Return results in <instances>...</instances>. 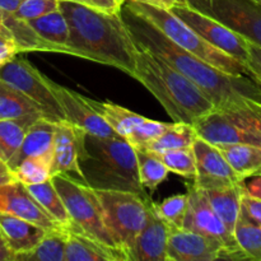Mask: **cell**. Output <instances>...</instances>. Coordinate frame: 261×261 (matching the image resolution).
I'll return each instance as SVG.
<instances>
[{
  "instance_id": "cell-1",
  "label": "cell",
  "mask_w": 261,
  "mask_h": 261,
  "mask_svg": "<svg viewBox=\"0 0 261 261\" xmlns=\"http://www.w3.org/2000/svg\"><path fill=\"white\" fill-rule=\"evenodd\" d=\"M122 20L133 41L154 54L193 82L217 110H228L245 99L261 102V87L246 75H231L178 47L152 22L122 5Z\"/></svg>"
},
{
  "instance_id": "cell-2",
  "label": "cell",
  "mask_w": 261,
  "mask_h": 261,
  "mask_svg": "<svg viewBox=\"0 0 261 261\" xmlns=\"http://www.w3.org/2000/svg\"><path fill=\"white\" fill-rule=\"evenodd\" d=\"M59 9L69 25L73 56L120 69L133 76L137 46L121 14H111L74 2L60 0Z\"/></svg>"
},
{
  "instance_id": "cell-3",
  "label": "cell",
  "mask_w": 261,
  "mask_h": 261,
  "mask_svg": "<svg viewBox=\"0 0 261 261\" xmlns=\"http://www.w3.org/2000/svg\"><path fill=\"white\" fill-rule=\"evenodd\" d=\"M135 70L133 78L143 84L175 122L193 124L198 117L213 111V102L186 76L134 42Z\"/></svg>"
},
{
  "instance_id": "cell-4",
  "label": "cell",
  "mask_w": 261,
  "mask_h": 261,
  "mask_svg": "<svg viewBox=\"0 0 261 261\" xmlns=\"http://www.w3.org/2000/svg\"><path fill=\"white\" fill-rule=\"evenodd\" d=\"M78 162L92 189L132 191L148 198L139 180L137 150L124 138L86 134Z\"/></svg>"
},
{
  "instance_id": "cell-5",
  "label": "cell",
  "mask_w": 261,
  "mask_h": 261,
  "mask_svg": "<svg viewBox=\"0 0 261 261\" xmlns=\"http://www.w3.org/2000/svg\"><path fill=\"white\" fill-rule=\"evenodd\" d=\"M124 5L152 22L178 47L193 54L194 56L201 59L209 65L231 75H246L250 78V70L246 64L232 58L231 55L217 48L212 43L206 42L182 20L178 19L171 10L153 7L144 3L133 2V0H125Z\"/></svg>"
},
{
  "instance_id": "cell-6",
  "label": "cell",
  "mask_w": 261,
  "mask_h": 261,
  "mask_svg": "<svg viewBox=\"0 0 261 261\" xmlns=\"http://www.w3.org/2000/svg\"><path fill=\"white\" fill-rule=\"evenodd\" d=\"M101 203L103 223L117 249L129 255L148 218L150 198L132 191L94 189Z\"/></svg>"
},
{
  "instance_id": "cell-7",
  "label": "cell",
  "mask_w": 261,
  "mask_h": 261,
  "mask_svg": "<svg viewBox=\"0 0 261 261\" xmlns=\"http://www.w3.org/2000/svg\"><path fill=\"white\" fill-rule=\"evenodd\" d=\"M51 181L70 216L71 223L69 227L79 229L106 246L117 249L103 223L101 203L94 189L63 173L53 175Z\"/></svg>"
},
{
  "instance_id": "cell-8",
  "label": "cell",
  "mask_w": 261,
  "mask_h": 261,
  "mask_svg": "<svg viewBox=\"0 0 261 261\" xmlns=\"http://www.w3.org/2000/svg\"><path fill=\"white\" fill-rule=\"evenodd\" d=\"M0 79L32 99L45 119L53 122L65 120L61 106L48 87L47 76L28 60L15 56L0 68Z\"/></svg>"
},
{
  "instance_id": "cell-9",
  "label": "cell",
  "mask_w": 261,
  "mask_h": 261,
  "mask_svg": "<svg viewBox=\"0 0 261 261\" xmlns=\"http://www.w3.org/2000/svg\"><path fill=\"white\" fill-rule=\"evenodd\" d=\"M189 4L261 47V5L254 0H189Z\"/></svg>"
},
{
  "instance_id": "cell-10",
  "label": "cell",
  "mask_w": 261,
  "mask_h": 261,
  "mask_svg": "<svg viewBox=\"0 0 261 261\" xmlns=\"http://www.w3.org/2000/svg\"><path fill=\"white\" fill-rule=\"evenodd\" d=\"M188 188V209L182 228L196 232L221 242L227 250L228 260H246V256L240 249L233 233L227 229L218 214L212 208L205 193L193 184Z\"/></svg>"
},
{
  "instance_id": "cell-11",
  "label": "cell",
  "mask_w": 261,
  "mask_h": 261,
  "mask_svg": "<svg viewBox=\"0 0 261 261\" xmlns=\"http://www.w3.org/2000/svg\"><path fill=\"white\" fill-rule=\"evenodd\" d=\"M170 10L206 42L246 64L249 58V41L190 4L177 5Z\"/></svg>"
},
{
  "instance_id": "cell-12",
  "label": "cell",
  "mask_w": 261,
  "mask_h": 261,
  "mask_svg": "<svg viewBox=\"0 0 261 261\" xmlns=\"http://www.w3.org/2000/svg\"><path fill=\"white\" fill-rule=\"evenodd\" d=\"M196 135L213 145L254 144L261 147V135L231 112L214 109L193 122Z\"/></svg>"
},
{
  "instance_id": "cell-13",
  "label": "cell",
  "mask_w": 261,
  "mask_h": 261,
  "mask_svg": "<svg viewBox=\"0 0 261 261\" xmlns=\"http://www.w3.org/2000/svg\"><path fill=\"white\" fill-rule=\"evenodd\" d=\"M48 87L61 106L65 120L83 129L87 134L98 138H121L105 121L103 117L89 105L87 97L60 86L47 78Z\"/></svg>"
},
{
  "instance_id": "cell-14",
  "label": "cell",
  "mask_w": 261,
  "mask_h": 261,
  "mask_svg": "<svg viewBox=\"0 0 261 261\" xmlns=\"http://www.w3.org/2000/svg\"><path fill=\"white\" fill-rule=\"evenodd\" d=\"M196 176L194 184L201 190H214L242 182L216 145L196 137L193 143Z\"/></svg>"
},
{
  "instance_id": "cell-15",
  "label": "cell",
  "mask_w": 261,
  "mask_h": 261,
  "mask_svg": "<svg viewBox=\"0 0 261 261\" xmlns=\"http://www.w3.org/2000/svg\"><path fill=\"white\" fill-rule=\"evenodd\" d=\"M228 260L223 245L217 240L184 228L170 229L167 261Z\"/></svg>"
},
{
  "instance_id": "cell-16",
  "label": "cell",
  "mask_w": 261,
  "mask_h": 261,
  "mask_svg": "<svg viewBox=\"0 0 261 261\" xmlns=\"http://www.w3.org/2000/svg\"><path fill=\"white\" fill-rule=\"evenodd\" d=\"M87 133L66 120L56 122L54 134L51 176L56 173L70 176L86 184L79 167V150L84 143Z\"/></svg>"
},
{
  "instance_id": "cell-17",
  "label": "cell",
  "mask_w": 261,
  "mask_h": 261,
  "mask_svg": "<svg viewBox=\"0 0 261 261\" xmlns=\"http://www.w3.org/2000/svg\"><path fill=\"white\" fill-rule=\"evenodd\" d=\"M0 212L32 222L46 232L61 227L38 204L27 186L18 180L0 185Z\"/></svg>"
},
{
  "instance_id": "cell-18",
  "label": "cell",
  "mask_w": 261,
  "mask_h": 261,
  "mask_svg": "<svg viewBox=\"0 0 261 261\" xmlns=\"http://www.w3.org/2000/svg\"><path fill=\"white\" fill-rule=\"evenodd\" d=\"M168 233L170 228L157 216L150 200L147 222L133 244L127 261H167Z\"/></svg>"
},
{
  "instance_id": "cell-19",
  "label": "cell",
  "mask_w": 261,
  "mask_h": 261,
  "mask_svg": "<svg viewBox=\"0 0 261 261\" xmlns=\"http://www.w3.org/2000/svg\"><path fill=\"white\" fill-rule=\"evenodd\" d=\"M55 125L56 122L43 116L36 120L25 133L19 149L7 163L8 167L13 171L22 161L30 157H45L53 162Z\"/></svg>"
},
{
  "instance_id": "cell-20",
  "label": "cell",
  "mask_w": 261,
  "mask_h": 261,
  "mask_svg": "<svg viewBox=\"0 0 261 261\" xmlns=\"http://www.w3.org/2000/svg\"><path fill=\"white\" fill-rule=\"evenodd\" d=\"M65 261H127L126 255L106 246L74 227H68Z\"/></svg>"
},
{
  "instance_id": "cell-21",
  "label": "cell",
  "mask_w": 261,
  "mask_h": 261,
  "mask_svg": "<svg viewBox=\"0 0 261 261\" xmlns=\"http://www.w3.org/2000/svg\"><path fill=\"white\" fill-rule=\"evenodd\" d=\"M0 232L15 257L35 249L46 233L42 227L3 212H0Z\"/></svg>"
},
{
  "instance_id": "cell-22",
  "label": "cell",
  "mask_w": 261,
  "mask_h": 261,
  "mask_svg": "<svg viewBox=\"0 0 261 261\" xmlns=\"http://www.w3.org/2000/svg\"><path fill=\"white\" fill-rule=\"evenodd\" d=\"M27 23L41 40L51 46L53 53L71 55L69 48V25L60 9L28 20Z\"/></svg>"
},
{
  "instance_id": "cell-23",
  "label": "cell",
  "mask_w": 261,
  "mask_h": 261,
  "mask_svg": "<svg viewBox=\"0 0 261 261\" xmlns=\"http://www.w3.org/2000/svg\"><path fill=\"white\" fill-rule=\"evenodd\" d=\"M244 190L245 181L214 190H203L212 208L232 233L241 212V196Z\"/></svg>"
},
{
  "instance_id": "cell-24",
  "label": "cell",
  "mask_w": 261,
  "mask_h": 261,
  "mask_svg": "<svg viewBox=\"0 0 261 261\" xmlns=\"http://www.w3.org/2000/svg\"><path fill=\"white\" fill-rule=\"evenodd\" d=\"M232 170L242 178L252 177L261 168V147L254 144H221L216 145Z\"/></svg>"
},
{
  "instance_id": "cell-25",
  "label": "cell",
  "mask_w": 261,
  "mask_h": 261,
  "mask_svg": "<svg viewBox=\"0 0 261 261\" xmlns=\"http://www.w3.org/2000/svg\"><path fill=\"white\" fill-rule=\"evenodd\" d=\"M87 99L89 105L103 117L105 121L114 129V132L124 139H127L137 129L138 125L142 124L145 119L142 115L135 114L112 102H98L92 98Z\"/></svg>"
},
{
  "instance_id": "cell-26",
  "label": "cell",
  "mask_w": 261,
  "mask_h": 261,
  "mask_svg": "<svg viewBox=\"0 0 261 261\" xmlns=\"http://www.w3.org/2000/svg\"><path fill=\"white\" fill-rule=\"evenodd\" d=\"M40 117H42L41 114H33L19 119L0 120V160L5 163L12 160L19 149L27 130Z\"/></svg>"
},
{
  "instance_id": "cell-27",
  "label": "cell",
  "mask_w": 261,
  "mask_h": 261,
  "mask_svg": "<svg viewBox=\"0 0 261 261\" xmlns=\"http://www.w3.org/2000/svg\"><path fill=\"white\" fill-rule=\"evenodd\" d=\"M68 240V228L47 231L40 244L30 252L18 255L15 261H65V246Z\"/></svg>"
},
{
  "instance_id": "cell-28",
  "label": "cell",
  "mask_w": 261,
  "mask_h": 261,
  "mask_svg": "<svg viewBox=\"0 0 261 261\" xmlns=\"http://www.w3.org/2000/svg\"><path fill=\"white\" fill-rule=\"evenodd\" d=\"M196 133L193 125L186 122H171L170 127L162 135L145 145L135 149L147 150L152 153H161L178 148L193 147L194 140L196 139Z\"/></svg>"
},
{
  "instance_id": "cell-29",
  "label": "cell",
  "mask_w": 261,
  "mask_h": 261,
  "mask_svg": "<svg viewBox=\"0 0 261 261\" xmlns=\"http://www.w3.org/2000/svg\"><path fill=\"white\" fill-rule=\"evenodd\" d=\"M28 191L33 195V198L38 201L41 206L50 214L51 218L61 227L68 228L70 226V216H69L66 206L63 199L59 195L58 190L54 186L51 178L43 182L35 184V185H25Z\"/></svg>"
},
{
  "instance_id": "cell-30",
  "label": "cell",
  "mask_w": 261,
  "mask_h": 261,
  "mask_svg": "<svg viewBox=\"0 0 261 261\" xmlns=\"http://www.w3.org/2000/svg\"><path fill=\"white\" fill-rule=\"evenodd\" d=\"M33 114L42 115L40 107L22 92L0 79V120L19 119Z\"/></svg>"
},
{
  "instance_id": "cell-31",
  "label": "cell",
  "mask_w": 261,
  "mask_h": 261,
  "mask_svg": "<svg viewBox=\"0 0 261 261\" xmlns=\"http://www.w3.org/2000/svg\"><path fill=\"white\" fill-rule=\"evenodd\" d=\"M233 236L246 259L261 261V227L240 212Z\"/></svg>"
},
{
  "instance_id": "cell-32",
  "label": "cell",
  "mask_w": 261,
  "mask_h": 261,
  "mask_svg": "<svg viewBox=\"0 0 261 261\" xmlns=\"http://www.w3.org/2000/svg\"><path fill=\"white\" fill-rule=\"evenodd\" d=\"M137 150L138 172H139L140 184L144 189L154 193L155 189L167 178L168 168L150 152L142 149Z\"/></svg>"
},
{
  "instance_id": "cell-33",
  "label": "cell",
  "mask_w": 261,
  "mask_h": 261,
  "mask_svg": "<svg viewBox=\"0 0 261 261\" xmlns=\"http://www.w3.org/2000/svg\"><path fill=\"white\" fill-rule=\"evenodd\" d=\"M152 153V152H150ZM154 154L170 172L180 175L185 178H195L196 176V163L195 154L193 147L178 148V149L166 150L161 153H152Z\"/></svg>"
},
{
  "instance_id": "cell-34",
  "label": "cell",
  "mask_w": 261,
  "mask_h": 261,
  "mask_svg": "<svg viewBox=\"0 0 261 261\" xmlns=\"http://www.w3.org/2000/svg\"><path fill=\"white\" fill-rule=\"evenodd\" d=\"M15 180L24 185H35L51 178V160L45 157H30L12 171Z\"/></svg>"
},
{
  "instance_id": "cell-35",
  "label": "cell",
  "mask_w": 261,
  "mask_h": 261,
  "mask_svg": "<svg viewBox=\"0 0 261 261\" xmlns=\"http://www.w3.org/2000/svg\"><path fill=\"white\" fill-rule=\"evenodd\" d=\"M152 206L157 216L167 224L168 228H182L188 209V193L170 196L162 203L152 201Z\"/></svg>"
},
{
  "instance_id": "cell-36",
  "label": "cell",
  "mask_w": 261,
  "mask_h": 261,
  "mask_svg": "<svg viewBox=\"0 0 261 261\" xmlns=\"http://www.w3.org/2000/svg\"><path fill=\"white\" fill-rule=\"evenodd\" d=\"M170 125L171 122H161L145 117L144 121L138 125L137 129L132 133V135L126 140L134 148L143 147L147 143L152 142V140L157 139L160 135H162L170 127Z\"/></svg>"
},
{
  "instance_id": "cell-37",
  "label": "cell",
  "mask_w": 261,
  "mask_h": 261,
  "mask_svg": "<svg viewBox=\"0 0 261 261\" xmlns=\"http://www.w3.org/2000/svg\"><path fill=\"white\" fill-rule=\"evenodd\" d=\"M59 2L60 0H23L14 15L18 19L28 22V20L40 18L54 10H58Z\"/></svg>"
},
{
  "instance_id": "cell-38",
  "label": "cell",
  "mask_w": 261,
  "mask_h": 261,
  "mask_svg": "<svg viewBox=\"0 0 261 261\" xmlns=\"http://www.w3.org/2000/svg\"><path fill=\"white\" fill-rule=\"evenodd\" d=\"M231 112L240 120L249 125L250 127L257 132L261 135V102L254 99H245L242 103L232 107V109L223 110Z\"/></svg>"
},
{
  "instance_id": "cell-39",
  "label": "cell",
  "mask_w": 261,
  "mask_h": 261,
  "mask_svg": "<svg viewBox=\"0 0 261 261\" xmlns=\"http://www.w3.org/2000/svg\"><path fill=\"white\" fill-rule=\"evenodd\" d=\"M246 65L250 70V78L261 86V47L249 42V58Z\"/></svg>"
},
{
  "instance_id": "cell-40",
  "label": "cell",
  "mask_w": 261,
  "mask_h": 261,
  "mask_svg": "<svg viewBox=\"0 0 261 261\" xmlns=\"http://www.w3.org/2000/svg\"><path fill=\"white\" fill-rule=\"evenodd\" d=\"M241 212L261 227V200L250 196L246 190L241 196Z\"/></svg>"
},
{
  "instance_id": "cell-41",
  "label": "cell",
  "mask_w": 261,
  "mask_h": 261,
  "mask_svg": "<svg viewBox=\"0 0 261 261\" xmlns=\"http://www.w3.org/2000/svg\"><path fill=\"white\" fill-rule=\"evenodd\" d=\"M66 2L79 3V4L94 8V9L102 10V12L117 14V13L121 12L125 0H66Z\"/></svg>"
},
{
  "instance_id": "cell-42",
  "label": "cell",
  "mask_w": 261,
  "mask_h": 261,
  "mask_svg": "<svg viewBox=\"0 0 261 261\" xmlns=\"http://www.w3.org/2000/svg\"><path fill=\"white\" fill-rule=\"evenodd\" d=\"M18 53L19 51H18L14 41L8 40V38L0 36V68L4 66L7 63H9L10 60H13Z\"/></svg>"
},
{
  "instance_id": "cell-43",
  "label": "cell",
  "mask_w": 261,
  "mask_h": 261,
  "mask_svg": "<svg viewBox=\"0 0 261 261\" xmlns=\"http://www.w3.org/2000/svg\"><path fill=\"white\" fill-rule=\"evenodd\" d=\"M133 2L144 3V4H149L153 5V7L163 8V9L168 10L173 7H177V5L189 4V0H133Z\"/></svg>"
},
{
  "instance_id": "cell-44",
  "label": "cell",
  "mask_w": 261,
  "mask_h": 261,
  "mask_svg": "<svg viewBox=\"0 0 261 261\" xmlns=\"http://www.w3.org/2000/svg\"><path fill=\"white\" fill-rule=\"evenodd\" d=\"M245 190L250 196L261 200V176H252V180L245 184Z\"/></svg>"
},
{
  "instance_id": "cell-45",
  "label": "cell",
  "mask_w": 261,
  "mask_h": 261,
  "mask_svg": "<svg viewBox=\"0 0 261 261\" xmlns=\"http://www.w3.org/2000/svg\"><path fill=\"white\" fill-rule=\"evenodd\" d=\"M15 255L12 250L9 249L8 244L5 242L2 232H0V261H14Z\"/></svg>"
},
{
  "instance_id": "cell-46",
  "label": "cell",
  "mask_w": 261,
  "mask_h": 261,
  "mask_svg": "<svg viewBox=\"0 0 261 261\" xmlns=\"http://www.w3.org/2000/svg\"><path fill=\"white\" fill-rule=\"evenodd\" d=\"M13 180H15V177L13 175L12 170L8 167L4 161L0 160V185H4V184L10 182Z\"/></svg>"
},
{
  "instance_id": "cell-47",
  "label": "cell",
  "mask_w": 261,
  "mask_h": 261,
  "mask_svg": "<svg viewBox=\"0 0 261 261\" xmlns=\"http://www.w3.org/2000/svg\"><path fill=\"white\" fill-rule=\"evenodd\" d=\"M22 2L23 0H0V8H2L4 12L14 14Z\"/></svg>"
},
{
  "instance_id": "cell-48",
  "label": "cell",
  "mask_w": 261,
  "mask_h": 261,
  "mask_svg": "<svg viewBox=\"0 0 261 261\" xmlns=\"http://www.w3.org/2000/svg\"><path fill=\"white\" fill-rule=\"evenodd\" d=\"M5 18H7V12L0 8V36L4 38H8V40L13 41L12 32L9 31V28L7 27V23H5Z\"/></svg>"
},
{
  "instance_id": "cell-49",
  "label": "cell",
  "mask_w": 261,
  "mask_h": 261,
  "mask_svg": "<svg viewBox=\"0 0 261 261\" xmlns=\"http://www.w3.org/2000/svg\"><path fill=\"white\" fill-rule=\"evenodd\" d=\"M255 176H261V168H260V170H259V171H257V172H256V173H255Z\"/></svg>"
},
{
  "instance_id": "cell-50",
  "label": "cell",
  "mask_w": 261,
  "mask_h": 261,
  "mask_svg": "<svg viewBox=\"0 0 261 261\" xmlns=\"http://www.w3.org/2000/svg\"><path fill=\"white\" fill-rule=\"evenodd\" d=\"M254 2H256L257 4H260V5H261V0H254Z\"/></svg>"
},
{
  "instance_id": "cell-51",
  "label": "cell",
  "mask_w": 261,
  "mask_h": 261,
  "mask_svg": "<svg viewBox=\"0 0 261 261\" xmlns=\"http://www.w3.org/2000/svg\"><path fill=\"white\" fill-rule=\"evenodd\" d=\"M260 87H261V86H260Z\"/></svg>"
}]
</instances>
